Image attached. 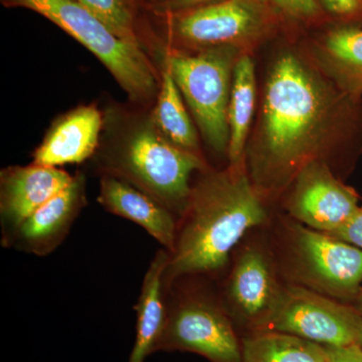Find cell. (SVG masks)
I'll return each mask as SVG.
<instances>
[{"label": "cell", "mask_w": 362, "mask_h": 362, "mask_svg": "<svg viewBox=\"0 0 362 362\" xmlns=\"http://www.w3.org/2000/svg\"><path fill=\"white\" fill-rule=\"evenodd\" d=\"M331 235L362 250V207H359L354 216Z\"/></svg>", "instance_id": "cell-22"}, {"label": "cell", "mask_w": 362, "mask_h": 362, "mask_svg": "<svg viewBox=\"0 0 362 362\" xmlns=\"http://www.w3.org/2000/svg\"><path fill=\"white\" fill-rule=\"evenodd\" d=\"M346 98L293 54L275 62L267 78L258 134L251 152L254 185L278 189L339 136Z\"/></svg>", "instance_id": "cell-1"}, {"label": "cell", "mask_w": 362, "mask_h": 362, "mask_svg": "<svg viewBox=\"0 0 362 362\" xmlns=\"http://www.w3.org/2000/svg\"><path fill=\"white\" fill-rule=\"evenodd\" d=\"M163 287L188 276L221 270L243 235L266 221L265 207L246 171L230 166L192 187Z\"/></svg>", "instance_id": "cell-2"}, {"label": "cell", "mask_w": 362, "mask_h": 362, "mask_svg": "<svg viewBox=\"0 0 362 362\" xmlns=\"http://www.w3.org/2000/svg\"><path fill=\"white\" fill-rule=\"evenodd\" d=\"M354 307L345 306L325 295L301 286L280 289L273 306L258 325L304 338L325 347L356 343Z\"/></svg>", "instance_id": "cell-6"}, {"label": "cell", "mask_w": 362, "mask_h": 362, "mask_svg": "<svg viewBox=\"0 0 362 362\" xmlns=\"http://www.w3.org/2000/svg\"><path fill=\"white\" fill-rule=\"evenodd\" d=\"M165 301V318L154 352L187 350L211 362H240V346L232 324L218 305L197 296Z\"/></svg>", "instance_id": "cell-7"}, {"label": "cell", "mask_w": 362, "mask_h": 362, "mask_svg": "<svg viewBox=\"0 0 362 362\" xmlns=\"http://www.w3.org/2000/svg\"><path fill=\"white\" fill-rule=\"evenodd\" d=\"M240 362H327L326 347L279 331L245 338Z\"/></svg>", "instance_id": "cell-20"}, {"label": "cell", "mask_w": 362, "mask_h": 362, "mask_svg": "<svg viewBox=\"0 0 362 362\" xmlns=\"http://www.w3.org/2000/svg\"><path fill=\"white\" fill-rule=\"evenodd\" d=\"M358 1H359V0H358ZM361 1H362V0H361Z\"/></svg>", "instance_id": "cell-31"}, {"label": "cell", "mask_w": 362, "mask_h": 362, "mask_svg": "<svg viewBox=\"0 0 362 362\" xmlns=\"http://www.w3.org/2000/svg\"><path fill=\"white\" fill-rule=\"evenodd\" d=\"M259 1H267V0H259Z\"/></svg>", "instance_id": "cell-29"}, {"label": "cell", "mask_w": 362, "mask_h": 362, "mask_svg": "<svg viewBox=\"0 0 362 362\" xmlns=\"http://www.w3.org/2000/svg\"><path fill=\"white\" fill-rule=\"evenodd\" d=\"M124 40L141 45L136 30L133 0H77ZM142 47V45H141Z\"/></svg>", "instance_id": "cell-21"}, {"label": "cell", "mask_w": 362, "mask_h": 362, "mask_svg": "<svg viewBox=\"0 0 362 362\" xmlns=\"http://www.w3.org/2000/svg\"><path fill=\"white\" fill-rule=\"evenodd\" d=\"M235 45L206 47L195 54L170 49L165 65L187 106L192 110L207 144L225 153L230 144L228 102L233 70L239 59Z\"/></svg>", "instance_id": "cell-5"}, {"label": "cell", "mask_w": 362, "mask_h": 362, "mask_svg": "<svg viewBox=\"0 0 362 362\" xmlns=\"http://www.w3.org/2000/svg\"><path fill=\"white\" fill-rule=\"evenodd\" d=\"M354 308L356 309L357 313H359L361 315H362V288L361 291H359L358 295H357L356 299H354Z\"/></svg>", "instance_id": "cell-28"}, {"label": "cell", "mask_w": 362, "mask_h": 362, "mask_svg": "<svg viewBox=\"0 0 362 362\" xmlns=\"http://www.w3.org/2000/svg\"><path fill=\"white\" fill-rule=\"evenodd\" d=\"M299 276L311 290L339 300L356 299L362 288V250L308 226L294 228Z\"/></svg>", "instance_id": "cell-8"}, {"label": "cell", "mask_w": 362, "mask_h": 362, "mask_svg": "<svg viewBox=\"0 0 362 362\" xmlns=\"http://www.w3.org/2000/svg\"><path fill=\"white\" fill-rule=\"evenodd\" d=\"M220 1L223 0H163L159 8L170 14L177 13Z\"/></svg>", "instance_id": "cell-25"}, {"label": "cell", "mask_w": 362, "mask_h": 362, "mask_svg": "<svg viewBox=\"0 0 362 362\" xmlns=\"http://www.w3.org/2000/svg\"><path fill=\"white\" fill-rule=\"evenodd\" d=\"M84 176H74L68 187L30 214L2 246L26 254L45 257L52 254L68 237L71 226L86 204Z\"/></svg>", "instance_id": "cell-11"}, {"label": "cell", "mask_w": 362, "mask_h": 362, "mask_svg": "<svg viewBox=\"0 0 362 362\" xmlns=\"http://www.w3.org/2000/svg\"><path fill=\"white\" fill-rule=\"evenodd\" d=\"M150 119L168 141L181 149L197 154V131L183 103L182 95L165 64L161 71L156 108Z\"/></svg>", "instance_id": "cell-19"}, {"label": "cell", "mask_w": 362, "mask_h": 362, "mask_svg": "<svg viewBox=\"0 0 362 362\" xmlns=\"http://www.w3.org/2000/svg\"><path fill=\"white\" fill-rule=\"evenodd\" d=\"M279 9L296 18H306L316 13L315 0H271Z\"/></svg>", "instance_id": "cell-23"}, {"label": "cell", "mask_w": 362, "mask_h": 362, "mask_svg": "<svg viewBox=\"0 0 362 362\" xmlns=\"http://www.w3.org/2000/svg\"><path fill=\"white\" fill-rule=\"evenodd\" d=\"M2 4L30 9L58 25L101 61L133 101L146 102L156 95L158 78L141 45L119 37L77 0H2Z\"/></svg>", "instance_id": "cell-4"}, {"label": "cell", "mask_w": 362, "mask_h": 362, "mask_svg": "<svg viewBox=\"0 0 362 362\" xmlns=\"http://www.w3.org/2000/svg\"><path fill=\"white\" fill-rule=\"evenodd\" d=\"M327 362H362V349L357 343L343 347H326Z\"/></svg>", "instance_id": "cell-24"}, {"label": "cell", "mask_w": 362, "mask_h": 362, "mask_svg": "<svg viewBox=\"0 0 362 362\" xmlns=\"http://www.w3.org/2000/svg\"><path fill=\"white\" fill-rule=\"evenodd\" d=\"M279 291L266 257L256 250L243 252L228 288V298L238 310L257 323L270 310Z\"/></svg>", "instance_id": "cell-15"}, {"label": "cell", "mask_w": 362, "mask_h": 362, "mask_svg": "<svg viewBox=\"0 0 362 362\" xmlns=\"http://www.w3.org/2000/svg\"><path fill=\"white\" fill-rule=\"evenodd\" d=\"M319 62L339 90L354 98L362 94V30H332L321 45Z\"/></svg>", "instance_id": "cell-17"}, {"label": "cell", "mask_w": 362, "mask_h": 362, "mask_svg": "<svg viewBox=\"0 0 362 362\" xmlns=\"http://www.w3.org/2000/svg\"><path fill=\"white\" fill-rule=\"evenodd\" d=\"M256 100V77L254 62L247 54L240 56L233 70L232 90L228 109L230 129L228 158L230 166H240L244 159L245 147Z\"/></svg>", "instance_id": "cell-18"}, {"label": "cell", "mask_w": 362, "mask_h": 362, "mask_svg": "<svg viewBox=\"0 0 362 362\" xmlns=\"http://www.w3.org/2000/svg\"><path fill=\"white\" fill-rule=\"evenodd\" d=\"M170 16L168 28L173 42L202 49L239 47L259 37L266 23L259 0H223Z\"/></svg>", "instance_id": "cell-9"}, {"label": "cell", "mask_w": 362, "mask_h": 362, "mask_svg": "<svg viewBox=\"0 0 362 362\" xmlns=\"http://www.w3.org/2000/svg\"><path fill=\"white\" fill-rule=\"evenodd\" d=\"M287 209L308 228L331 235L358 211V197L319 159L307 164L295 177Z\"/></svg>", "instance_id": "cell-10"}, {"label": "cell", "mask_w": 362, "mask_h": 362, "mask_svg": "<svg viewBox=\"0 0 362 362\" xmlns=\"http://www.w3.org/2000/svg\"><path fill=\"white\" fill-rule=\"evenodd\" d=\"M102 123L101 112L93 105L70 112L47 133L33 153V163L59 168L87 160L96 151Z\"/></svg>", "instance_id": "cell-14"}, {"label": "cell", "mask_w": 362, "mask_h": 362, "mask_svg": "<svg viewBox=\"0 0 362 362\" xmlns=\"http://www.w3.org/2000/svg\"><path fill=\"white\" fill-rule=\"evenodd\" d=\"M168 261V250H159L143 279L141 292L135 305L136 339L128 362H144L147 356L154 354L165 318L163 275Z\"/></svg>", "instance_id": "cell-16"}, {"label": "cell", "mask_w": 362, "mask_h": 362, "mask_svg": "<svg viewBox=\"0 0 362 362\" xmlns=\"http://www.w3.org/2000/svg\"><path fill=\"white\" fill-rule=\"evenodd\" d=\"M73 180L65 170L35 163L4 169L0 175L1 240Z\"/></svg>", "instance_id": "cell-12"}, {"label": "cell", "mask_w": 362, "mask_h": 362, "mask_svg": "<svg viewBox=\"0 0 362 362\" xmlns=\"http://www.w3.org/2000/svg\"><path fill=\"white\" fill-rule=\"evenodd\" d=\"M105 166L104 173L127 181L182 216L192 192L190 177L204 168V162L168 141L149 119L107 156Z\"/></svg>", "instance_id": "cell-3"}, {"label": "cell", "mask_w": 362, "mask_h": 362, "mask_svg": "<svg viewBox=\"0 0 362 362\" xmlns=\"http://www.w3.org/2000/svg\"><path fill=\"white\" fill-rule=\"evenodd\" d=\"M133 1H136V0H133Z\"/></svg>", "instance_id": "cell-30"}, {"label": "cell", "mask_w": 362, "mask_h": 362, "mask_svg": "<svg viewBox=\"0 0 362 362\" xmlns=\"http://www.w3.org/2000/svg\"><path fill=\"white\" fill-rule=\"evenodd\" d=\"M356 343L362 349V315L357 313L356 320Z\"/></svg>", "instance_id": "cell-27"}, {"label": "cell", "mask_w": 362, "mask_h": 362, "mask_svg": "<svg viewBox=\"0 0 362 362\" xmlns=\"http://www.w3.org/2000/svg\"><path fill=\"white\" fill-rule=\"evenodd\" d=\"M98 202L108 213L141 226L164 249L173 251L177 235V218L146 192L117 176L103 173Z\"/></svg>", "instance_id": "cell-13"}, {"label": "cell", "mask_w": 362, "mask_h": 362, "mask_svg": "<svg viewBox=\"0 0 362 362\" xmlns=\"http://www.w3.org/2000/svg\"><path fill=\"white\" fill-rule=\"evenodd\" d=\"M322 1L328 9L338 14L354 13L358 6V0H322Z\"/></svg>", "instance_id": "cell-26"}]
</instances>
